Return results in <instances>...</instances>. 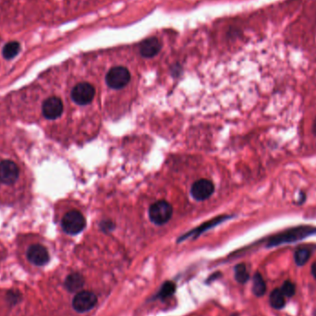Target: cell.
I'll return each mask as SVG.
<instances>
[{"mask_svg": "<svg viewBox=\"0 0 316 316\" xmlns=\"http://www.w3.org/2000/svg\"><path fill=\"white\" fill-rule=\"evenodd\" d=\"M42 110L46 119H58L63 112V103L59 97L52 96L44 102Z\"/></svg>", "mask_w": 316, "mask_h": 316, "instance_id": "30bf717a", "label": "cell"}, {"mask_svg": "<svg viewBox=\"0 0 316 316\" xmlns=\"http://www.w3.org/2000/svg\"><path fill=\"white\" fill-rule=\"evenodd\" d=\"M85 218L77 210L68 212L61 222L63 231L70 235L79 234L85 228Z\"/></svg>", "mask_w": 316, "mask_h": 316, "instance_id": "7a4b0ae2", "label": "cell"}, {"mask_svg": "<svg viewBox=\"0 0 316 316\" xmlns=\"http://www.w3.org/2000/svg\"><path fill=\"white\" fill-rule=\"evenodd\" d=\"M102 230L104 231H109L113 230V228H114V226H113L112 223L111 222H104V223H102Z\"/></svg>", "mask_w": 316, "mask_h": 316, "instance_id": "7402d4cb", "label": "cell"}, {"mask_svg": "<svg viewBox=\"0 0 316 316\" xmlns=\"http://www.w3.org/2000/svg\"><path fill=\"white\" fill-rule=\"evenodd\" d=\"M313 133L316 136V119H315V121L313 123Z\"/></svg>", "mask_w": 316, "mask_h": 316, "instance_id": "cb8c5ba5", "label": "cell"}, {"mask_svg": "<svg viewBox=\"0 0 316 316\" xmlns=\"http://www.w3.org/2000/svg\"><path fill=\"white\" fill-rule=\"evenodd\" d=\"M234 277L237 283L246 284L250 280V274L248 273L245 263H238L234 268Z\"/></svg>", "mask_w": 316, "mask_h": 316, "instance_id": "e0dca14e", "label": "cell"}, {"mask_svg": "<svg viewBox=\"0 0 316 316\" xmlns=\"http://www.w3.org/2000/svg\"><path fill=\"white\" fill-rule=\"evenodd\" d=\"M313 316H316V309H315V311L313 312Z\"/></svg>", "mask_w": 316, "mask_h": 316, "instance_id": "484cf974", "label": "cell"}, {"mask_svg": "<svg viewBox=\"0 0 316 316\" xmlns=\"http://www.w3.org/2000/svg\"><path fill=\"white\" fill-rule=\"evenodd\" d=\"M27 258L31 263L37 266L45 265L50 259L46 247L41 244L31 245L27 250Z\"/></svg>", "mask_w": 316, "mask_h": 316, "instance_id": "9c48e42d", "label": "cell"}, {"mask_svg": "<svg viewBox=\"0 0 316 316\" xmlns=\"http://www.w3.org/2000/svg\"><path fill=\"white\" fill-rule=\"evenodd\" d=\"M269 303L271 307L275 310L283 309L286 306V298L282 294L280 289H275L271 291Z\"/></svg>", "mask_w": 316, "mask_h": 316, "instance_id": "2e32d148", "label": "cell"}, {"mask_svg": "<svg viewBox=\"0 0 316 316\" xmlns=\"http://www.w3.org/2000/svg\"><path fill=\"white\" fill-rule=\"evenodd\" d=\"M280 290L285 298H292L296 293V285L288 279L281 286Z\"/></svg>", "mask_w": 316, "mask_h": 316, "instance_id": "d6986e66", "label": "cell"}, {"mask_svg": "<svg viewBox=\"0 0 316 316\" xmlns=\"http://www.w3.org/2000/svg\"><path fill=\"white\" fill-rule=\"evenodd\" d=\"M20 50V46L18 42H9L4 46L2 54L6 60H11L19 54Z\"/></svg>", "mask_w": 316, "mask_h": 316, "instance_id": "ac0fdd59", "label": "cell"}, {"mask_svg": "<svg viewBox=\"0 0 316 316\" xmlns=\"http://www.w3.org/2000/svg\"><path fill=\"white\" fill-rule=\"evenodd\" d=\"M176 290H177V285L175 282L165 281V283L161 286L160 290L156 294V296L153 298V300H159L161 302H165L175 294Z\"/></svg>", "mask_w": 316, "mask_h": 316, "instance_id": "4fadbf2b", "label": "cell"}, {"mask_svg": "<svg viewBox=\"0 0 316 316\" xmlns=\"http://www.w3.org/2000/svg\"><path fill=\"white\" fill-rule=\"evenodd\" d=\"M95 89L88 82H80L75 86L72 91V98L79 105L90 104L94 98Z\"/></svg>", "mask_w": 316, "mask_h": 316, "instance_id": "8992f818", "label": "cell"}, {"mask_svg": "<svg viewBox=\"0 0 316 316\" xmlns=\"http://www.w3.org/2000/svg\"><path fill=\"white\" fill-rule=\"evenodd\" d=\"M172 213L173 209L170 204L162 200L152 204L149 209V218L156 225H164L170 220Z\"/></svg>", "mask_w": 316, "mask_h": 316, "instance_id": "3957f363", "label": "cell"}, {"mask_svg": "<svg viewBox=\"0 0 316 316\" xmlns=\"http://www.w3.org/2000/svg\"><path fill=\"white\" fill-rule=\"evenodd\" d=\"M316 248L312 247H299L294 253V261L298 266H303L308 263L310 258L313 255Z\"/></svg>", "mask_w": 316, "mask_h": 316, "instance_id": "5bb4252c", "label": "cell"}, {"mask_svg": "<svg viewBox=\"0 0 316 316\" xmlns=\"http://www.w3.org/2000/svg\"><path fill=\"white\" fill-rule=\"evenodd\" d=\"M316 227L309 226V225H303L298 226L294 228H290L289 230L279 232L276 235L269 237L267 240L266 247L267 248H274L284 244L294 243L297 241L303 240L306 237L316 236Z\"/></svg>", "mask_w": 316, "mask_h": 316, "instance_id": "6da1fadb", "label": "cell"}, {"mask_svg": "<svg viewBox=\"0 0 316 316\" xmlns=\"http://www.w3.org/2000/svg\"><path fill=\"white\" fill-rule=\"evenodd\" d=\"M304 199H305V194L302 193V194H301V199H300V201H299V204H303Z\"/></svg>", "mask_w": 316, "mask_h": 316, "instance_id": "d4e9b609", "label": "cell"}, {"mask_svg": "<svg viewBox=\"0 0 316 316\" xmlns=\"http://www.w3.org/2000/svg\"><path fill=\"white\" fill-rule=\"evenodd\" d=\"M106 83L112 89H121L131 80V73L125 67H114L106 74Z\"/></svg>", "mask_w": 316, "mask_h": 316, "instance_id": "277c9868", "label": "cell"}, {"mask_svg": "<svg viewBox=\"0 0 316 316\" xmlns=\"http://www.w3.org/2000/svg\"><path fill=\"white\" fill-rule=\"evenodd\" d=\"M215 191V185L208 179H199L194 182L191 187V193L192 197L197 201H204L210 197Z\"/></svg>", "mask_w": 316, "mask_h": 316, "instance_id": "ba28073f", "label": "cell"}, {"mask_svg": "<svg viewBox=\"0 0 316 316\" xmlns=\"http://www.w3.org/2000/svg\"><path fill=\"white\" fill-rule=\"evenodd\" d=\"M20 175L19 166L12 161L5 160L0 163V181L7 185L13 184Z\"/></svg>", "mask_w": 316, "mask_h": 316, "instance_id": "52a82bcc", "label": "cell"}, {"mask_svg": "<svg viewBox=\"0 0 316 316\" xmlns=\"http://www.w3.org/2000/svg\"><path fill=\"white\" fill-rule=\"evenodd\" d=\"M252 293L256 297H263L266 293V283L263 279V276L256 272L252 277Z\"/></svg>", "mask_w": 316, "mask_h": 316, "instance_id": "9a60e30c", "label": "cell"}, {"mask_svg": "<svg viewBox=\"0 0 316 316\" xmlns=\"http://www.w3.org/2000/svg\"><path fill=\"white\" fill-rule=\"evenodd\" d=\"M231 316H238V315H237V314H235V315H232Z\"/></svg>", "mask_w": 316, "mask_h": 316, "instance_id": "4316f807", "label": "cell"}, {"mask_svg": "<svg viewBox=\"0 0 316 316\" xmlns=\"http://www.w3.org/2000/svg\"><path fill=\"white\" fill-rule=\"evenodd\" d=\"M0 182H1V181H0Z\"/></svg>", "mask_w": 316, "mask_h": 316, "instance_id": "83f0119b", "label": "cell"}, {"mask_svg": "<svg viewBox=\"0 0 316 316\" xmlns=\"http://www.w3.org/2000/svg\"><path fill=\"white\" fill-rule=\"evenodd\" d=\"M20 300H21V295L19 292L15 291V290H10L7 292V301L9 304L15 305V304L20 303Z\"/></svg>", "mask_w": 316, "mask_h": 316, "instance_id": "ffe728a7", "label": "cell"}, {"mask_svg": "<svg viewBox=\"0 0 316 316\" xmlns=\"http://www.w3.org/2000/svg\"><path fill=\"white\" fill-rule=\"evenodd\" d=\"M311 273H312V276H313L314 278L316 280V262H314V263H312Z\"/></svg>", "mask_w": 316, "mask_h": 316, "instance_id": "603a6c76", "label": "cell"}, {"mask_svg": "<svg viewBox=\"0 0 316 316\" xmlns=\"http://www.w3.org/2000/svg\"><path fill=\"white\" fill-rule=\"evenodd\" d=\"M84 285V277L79 273H73L69 275L65 279L64 286L66 290L70 292L79 291Z\"/></svg>", "mask_w": 316, "mask_h": 316, "instance_id": "7c38bea8", "label": "cell"}, {"mask_svg": "<svg viewBox=\"0 0 316 316\" xmlns=\"http://www.w3.org/2000/svg\"><path fill=\"white\" fill-rule=\"evenodd\" d=\"M97 303V297L91 291L82 290L78 292L73 300V309L79 314H84L93 309Z\"/></svg>", "mask_w": 316, "mask_h": 316, "instance_id": "5b68a950", "label": "cell"}, {"mask_svg": "<svg viewBox=\"0 0 316 316\" xmlns=\"http://www.w3.org/2000/svg\"><path fill=\"white\" fill-rule=\"evenodd\" d=\"M162 48V44L157 37L145 40L140 46V53L145 58H153L157 56Z\"/></svg>", "mask_w": 316, "mask_h": 316, "instance_id": "8fae6325", "label": "cell"}, {"mask_svg": "<svg viewBox=\"0 0 316 316\" xmlns=\"http://www.w3.org/2000/svg\"><path fill=\"white\" fill-rule=\"evenodd\" d=\"M221 277H222V275H221V273H220V272H216L215 274H213L212 276H210V277L207 278V281H206V283H212L213 281H216V280H218V278Z\"/></svg>", "mask_w": 316, "mask_h": 316, "instance_id": "44dd1931", "label": "cell"}]
</instances>
